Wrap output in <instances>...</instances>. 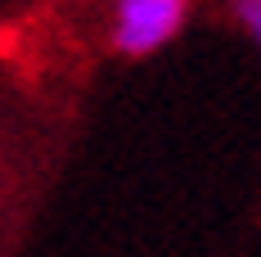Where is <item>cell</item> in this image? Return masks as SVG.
<instances>
[{"label": "cell", "instance_id": "6da1fadb", "mask_svg": "<svg viewBox=\"0 0 261 257\" xmlns=\"http://www.w3.org/2000/svg\"><path fill=\"white\" fill-rule=\"evenodd\" d=\"M194 0H113L108 5V54L140 63L167 50L189 23Z\"/></svg>", "mask_w": 261, "mask_h": 257}, {"label": "cell", "instance_id": "7a4b0ae2", "mask_svg": "<svg viewBox=\"0 0 261 257\" xmlns=\"http://www.w3.org/2000/svg\"><path fill=\"white\" fill-rule=\"evenodd\" d=\"M230 14H234V23L248 32V41L261 50V0H230Z\"/></svg>", "mask_w": 261, "mask_h": 257}]
</instances>
